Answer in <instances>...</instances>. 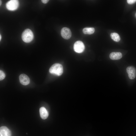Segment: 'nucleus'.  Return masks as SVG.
Returning <instances> with one entry per match:
<instances>
[{
  "label": "nucleus",
  "instance_id": "nucleus-18",
  "mask_svg": "<svg viewBox=\"0 0 136 136\" xmlns=\"http://www.w3.org/2000/svg\"><path fill=\"white\" fill-rule=\"evenodd\" d=\"M135 16L136 17V13H135Z\"/></svg>",
  "mask_w": 136,
  "mask_h": 136
},
{
  "label": "nucleus",
  "instance_id": "nucleus-1",
  "mask_svg": "<svg viewBox=\"0 0 136 136\" xmlns=\"http://www.w3.org/2000/svg\"><path fill=\"white\" fill-rule=\"evenodd\" d=\"M63 68L62 65L58 63H55L50 68L49 72L51 74L57 76H60L62 74Z\"/></svg>",
  "mask_w": 136,
  "mask_h": 136
},
{
  "label": "nucleus",
  "instance_id": "nucleus-3",
  "mask_svg": "<svg viewBox=\"0 0 136 136\" xmlns=\"http://www.w3.org/2000/svg\"><path fill=\"white\" fill-rule=\"evenodd\" d=\"M19 6V2L17 0H11L6 3V6L7 9L10 11H14L17 9Z\"/></svg>",
  "mask_w": 136,
  "mask_h": 136
},
{
  "label": "nucleus",
  "instance_id": "nucleus-10",
  "mask_svg": "<svg viewBox=\"0 0 136 136\" xmlns=\"http://www.w3.org/2000/svg\"><path fill=\"white\" fill-rule=\"evenodd\" d=\"M109 57L113 60H117L121 59L122 57V53L120 52H113L110 54Z\"/></svg>",
  "mask_w": 136,
  "mask_h": 136
},
{
  "label": "nucleus",
  "instance_id": "nucleus-15",
  "mask_svg": "<svg viewBox=\"0 0 136 136\" xmlns=\"http://www.w3.org/2000/svg\"><path fill=\"white\" fill-rule=\"evenodd\" d=\"M41 1L44 4H46L49 2V0H42Z\"/></svg>",
  "mask_w": 136,
  "mask_h": 136
},
{
  "label": "nucleus",
  "instance_id": "nucleus-14",
  "mask_svg": "<svg viewBox=\"0 0 136 136\" xmlns=\"http://www.w3.org/2000/svg\"><path fill=\"white\" fill-rule=\"evenodd\" d=\"M127 3L129 4H134L136 2V0H127Z\"/></svg>",
  "mask_w": 136,
  "mask_h": 136
},
{
  "label": "nucleus",
  "instance_id": "nucleus-17",
  "mask_svg": "<svg viewBox=\"0 0 136 136\" xmlns=\"http://www.w3.org/2000/svg\"><path fill=\"white\" fill-rule=\"evenodd\" d=\"M0 5H1L2 4V1L1 0L0 1Z\"/></svg>",
  "mask_w": 136,
  "mask_h": 136
},
{
  "label": "nucleus",
  "instance_id": "nucleus-8",
  "mask_svg": "<svg viewBox=\"0 0 136 136\" xmlns=\"http://www.w3.org/2000/svg\"><path fill=\"white\" fill-rule=\"evenodd\" d=\"M11 133L10 130L7 127L2 126L0 128V136H11Z\"/></svg>",
  "mask_w": 136,
  "mask_h": 136
},
{
  "label": "nucleus",
  "instance_id": "nucleus-6",
  "mask_svg": "<svg viewBox=\"0 0 136 136\" xmlns=\"http://www.w3.org/2000/svg\"><path fill=\"white\" fill-rule=\"evenodd\" d=\"M126 70L130 79H133L135 78L136 76V69L134 66H128Z\"/></svg>",
  "mask_w": 136,
  "mask_h": 136
},
{
  "label": "nucleus",
  "instance_id": "nucleus-13",
  "mask_svg": "<svg viewBox=\"0 0 136 136\" xmlns=\"http://www.w3.org/2000/svg\"><path fill=\"white\" fill-rule=\"evenodd\" d=\"M5 77V75L4 72L2 71H0V80H2L4 79Z\"/></svg>",
  "mask_w": 136,
  "mask_h": 136
},
{
  "label": "nucleus",
  "instance_id": "nucleus-4",
  "mask_svg": "<svg viewBox=\"0 0 136 136\" xmlns=\"http://www.w3.org/2000/svg\"><path fill=\"white\" fill-rule=\"evenodd\" d=\"M85 48L84 45L81 41H77L74 43V49L75 51L78 53H81L84 50Z\"/></svg>",
  "mask_w": 136,
  "mask_h": 136
},
{
  "label": "nucleus",
  "instance_id": "nucleus-16",
  "mask_svg": "<svg viewBox=\"0 0 136 136\" xmlns=\"http://www.w3.org/2000/svg\"><path fill=\"white\" fill-rule=\"evenodd\" d=\"M1 38H2L1 36V35H0V41L1 40Z\"/></svg>",
  "mask_w": 136,
  "mask_h": 136
},
{
  "label": "nucleus",
  "instance_id": "nucleus-5",
  "mask_svg": "<svg viewBox=\"0 0 136 136\" xmlns=\"http://www.w3.org/2000/svg\"><path fill=\"white\" fill-rule=\"evenodd\" d=\"M61 34L64 39H69L72 36V32L70 29L66 27H63L61 29Z\"/></svg>",
  "mask_w": 136,
  "mask_h": 136
},
{
  "label": "nucleus",
  "instance_id": "nucleus-2",
  "mask_svg": "<svg viewBox=\"0 0 136 136\" xmlns=\"http://www.w3.org/2000/svg\"><path fill=\"white\" fill-rule=\"evenodd\" d=\"M22 40L26 43H29L33 40L34 36L32 31L29 29H27L23 32L21 36Z\"/></svg>",
  "mask_w": 136,
  "mask_h": 136
},
{
  "label": "nucleus",
  "instance_id": "nucleus-9",
  "mask_svg": "<svg viewBox=\"0 0 136 136\" xmlns=\"http://www.w3.org/2000/svg\"><path fill=\"white\" fill-rule=\"evenodd\" d=\"M39 112L40 116L42 119H45L47 118L48 116V113L44 107H41L40 109Z\"/></svg>",
  "mask_w": 136,
  "mask_h": 136
},
{
  "label": "nucleus",
  "instance_id": "nucleus-12",
  "mask_svg": "<svg viewBox=\"0 0 136 136\" xmlns=\"http://www.w3.org/2000/svg\"><path fill=\"white\" fill-rule=\"evenodd\" d=\"M110 36L112 39L115 42H118L120 40V37L117 33H112L110 34Z\"/></svg>",
  "mask_w": 136,
  "mask_h": 136
},
{
  "label": "nucleus",
  "instance_id": "nucleus-11",
  "mask_svg": "<svg viewBox=\"0 0 136 136\" xmlns=\"http://www.w3.org/2000/svg\"><path fill=\"white\" fill-rule=\"evenodd\" d=\"M95 29L93 27H86L83 30V32L85 34H91L93 33Z\"/></svg>",
  "mask_w": 136,
  "mask_h": 136
},
{
  "label": "nucleus",
  "instance_id": "nucleus-7",
  "mask_svg": "<svg viewBox=\"0 0 136 136\" xmlns=\"http://www.w3.org/2000/svg\"><path fill=\"white\" fill-rule=\"evenodd\" d=\"M20 83L22 85H26L29 84L30 79L28 76L24 74L20 75L19 77Z\"/></svg>",
  "mask_w": 136,
  "mask_h": 136
}]
</instances>
